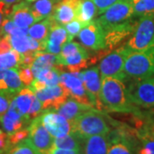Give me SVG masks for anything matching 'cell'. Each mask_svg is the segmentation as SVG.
Wrapping results in <instances>:
<instances>
[{
    "instance_id": "cell-1",
    "label": "cell",
    "mask_w": 154,
    "mask_h": 154,
    "mask_svg": "<svg viewBox=\"0 0 154 154\" xmlns=\"http://www.w3.org/2000/svg\"><path fill=\"white\" fill-rule=\"evenodd\" d=\"M100 100L104 111L132 113L137 115L140 110L129 98L126 82L116 77L101 78Z\"/></svg>"
},
{
    "instance_id": "cell-2",
    "label": "cell",
    "mask_w": 154,
    "mask_h": 154,
    "mask_svg": "<svg viewBox=\"0 0 154 154\" xmlns=\"http://www.w3.org/2000/svg\"><path fill=\"white\" fill-rule=\"evenodd\" d=\"M108 117L102 111L93 108L80 115L70 122L71 133L81 138L97 134H108L110 127Z\"/></svg>"
},
{
    "instance_id": "cell-3",
    "label": "cell",
    "mask_w": 154,
    "mask_h": 154,
    "mask_svg": "<svg viewBox=\"0 0 154 154\" xmlns=\"http://www.w3.org/2000/svg\"><path fill=\"white\" fill-rule=\"evenodd\" d=\"M124 73L126 81L154 76V45L139 51L128 50L124 63Z\"/></svg>"
},
{
    "instance_id": "cell-4",
    "label": "cell",
    "mask_w": 154,
    "mask_h": 154,
    "mask_svg": "<svg viewBox=\"0 0 154 154\" xmlns=\"http://www.w3.org/2000/svg\"><path fill=\"white\" fill-rule=\"evenodd\" d=\"M124 45L128 50L135 51H144L154 45V16L139 17L134 32Z\"/></svg>"
},
{
    "instance_id": "cell-5",
    "label": "cell",
    "mask_w": 154,
    "mask_h": 154,
    "mask_svg": "<svg viewBox=\"0 0 154 154\" xmlns=\"http://www.w3.org/2000/svg\"><path fill=\"white\" fill-rule=\"evenodd\" d=\"M125 82L129 98L133 103L139 107H154V76L140 79L128 80Z\"/></svg>"
},
{
    "instance_id": "cell-6",
    "label": "cell",
    "mask_w": 154,
    "mask_h": 154,
    "mask_svg": "<svg viewBox=\"0 0 154 154\" xmlns=\"http://www.w3.org/2000/svg\"><path fill=\"white\" fill-rule=\"evenodd\" d=\"M128 49L124 45L117 49L113 50L105 56L99 64L100 76H111L126 81V75L124 73V63Z\"/></svg>"
},
{
    "instance_id": "cell-7",
    "label": "cell",
    "mask_w": 154,
    "mask_h": 154,
    "mask_svg": "<svg viewBox=\"0 0 154 154\" xmlns=\"http://www.w3.org/2000/svg\"><path fill=\"white\" fill-rule=\"evenodd\" d=\"M134 18L130 0H121L111 5L96 20L103 29L110 28Z\"/></svg>"
},
{
    "instance_id": "cell-8",
    "label": "cell",
    "mask_w": 154,
    "mask_h": 154,
    "mask_svg": "<svg viewBox=\"0 0 154 154\" xmlns=\"http://www.w3.org/2000/svg\"><path fill=\"white\" fill-rule=\"evenodd\" d=\"M137 21L132 19L117 24L116 26L104 29L105 36V51L110 53L116 46L122 44L125 39L129 38L136 26Z\"/></svg>"
},
{
    "instance_id": "cell-9",
    "label": "cell",
    "mask_w": 154,
    "mask_h": 154,
    "mask_svg": "<svg viewBox=\"0 0 154 154\" xmlns=\"http://www.w3.org/2000/svg\"><path fill=\"white\" fill-rule=\"evenodd\" d=\"M35 96L42 103L43 110H57L64 101L69 98V94L62 84L47 86L43 89L34 91Z\"/></svg>"
},
{
    "instance_id": "cell-10",
    "label": "cell",
    "mask_w": 154,
    "mask_h": 154,
    "mask_svg": "<svg viewBox=\"0 0 154 154\" xmlns=\"http://www.w3.org/2000/svg\"><path fill=\"white\" fill-rule=\"evenodd\" d=\"M80 41L85 48L94 51L105 49L104 29L97 20L85 25L78 34Z\"/></svg>"
},
{
    "instance_id": "cell-11",
    "label": "cell",
    "mask_w": 154,
    "mask_h": 154,
    "mask_svg": "<svg viewBox=\"0 0 154 154\" xmlns=\"http://www.w3.org/2000/svg\"><path fill=\"white\" fill-rule=\"evenodd\" d=\"M39 118L52 137H63L71 133L70 122L56 110H44L39 116Z\"/></svg>"
},
{
    "instance_id": "cell-12",
    "label": "cell",
    "mask_w": 154,
    "mask_h": 154,
    "mask_svg": "<svg viewBox=\"0 0 154 154\" xmlns=\"http://www.w3.org/2000/svg\"><path fill=\"white\" fill-rule=\"evenodd\" d=\"M28 130V136L38 152L41 154H49L50 150L53 146L54 139L42 124L39 116L30 122Z\"/></svg>"
},
{
    "instance_id": "cell-13",
    "label": "cell",
    "mask_w": 154,
    "mask_h": 154,
    "mask_svg": "<svg viewBox=\"0 0 154 154\" xmlns=\"http://www.w3.org/2000/svg\"><path fill=\"white\" fill-rule=\"evenodd\" d=\"M83 84L94 108L104 111V107L100 100L101 76L99 66H95L83 71Z\"/></svg>"
},
{
    "instance_id": "cell-14",
    "label": "cell",
    "mask_w": 154,
    "mask_h": 154,
    "mask_svg": "<svg viewBox=\"0 0 154 154\" xmlns=\"http://www.w3.org/2000/svg\"><path fill=\"white\" fill-rule=\"evenodd\" d=\"M71 40L64 26L55 21L51 25L49 36L45 41V51L54 55H59L63 45Z\"/></svg>"
},
{
    "instance_id": "cell-15",
    "label": "cell",
    "mask_w": 154,
    "mask_h": 154,
    "mask_svg": "<svg viewBox=\"0 0 154 154\" xmlns=\"http://www.w3.org/2000/svg\"><path fill=\"white\" fill-rule=\"evenodd\" d=\"M25 85L16 69H0V94L15 97Z\"/></svg>"
},
{
    "instance_id": "cell-16",
    "label": "cell",
    "mask_w": 154,
    "mask_h": 154,
    "mask_svg": "<svg viewBox=\"0 0 154 154\" xmlns=\"http://www.w3.org/2000/svg\"><path fill=\"white\" fill-rule=\"evenodd\" d=\"M29 122L17 110L14 98L12 99L8 110L0 117V123L5 132L10 134L23 128Z\"/></svg>"
},
{
    "instance_id": "cell-17",
    "label": "cell",
    "mask_w": 154,
    "mask_h": 154,
    "mask_svg": "<svg viewBox=\"0 0 154 154\" xmlns=\"http://www.w3.org/2000/svg\"><path fill=\"white\" fill-rule=\"evenodd\" d=\"M8 17L19 28H28L32 26L36 21L33 15L30 3L27 1H20L15 4Z\"/></svg>"
},
{
    "instance_id": "cell-18",
    "label": "cell",
    "mask_w": 154,
    "mask_h": 154,
    "mask_svg": "<svg viewBox=\"0 0 154 154\" xmlns=\"http://www.w3.org/2000/svg\"><path fill=\"white\" fill-rule=\"evenodd\" d=\"M82 0H60L55 6L52 17L60 25L65 24L76 19L77 10Z\"/></svg>"
},
{
    "instance_id": "cell-19",
    "label": "cell",
    "mask_w": 154,
    "mask_h": 154,
    "mask_svg": "<svg viewBox=\"0 0 154 154\" xmlns=\"http://www.w3.org/2000/svg\"><path fill=\"white\" fill-rule=\"evenodd\" d=\"M110 136L108 134H97L82 138V153L105 154L108 153L110 147Z\"/></svg>"
},
{
    "instance_id": "cell-20",
    "label": "cell",
    "mask_w": 154,
    "mask_h": 154,
    "mask_svg": "<svg viewBox=\"0 0 154 154\" xmlns=\"http://www.w3.org/2000/svg\"><path fill=\"white\" fill-rule=\"evenodd\" d=\"M94 107L81 104L75 99L69 98L59 106V108L56 111H57L60 115L64 116L69 122H72L79 116L82 115L83 112L91 110Z\"/></svg>"
},
{
    "instance_id": "cell-21",
    "label": "cell",
    "mask_w": 154,
    "mask_h": 154,
    "mask_svg": "<svg viewBox=\"0 0 154 154\" xmlns=\"http://www.w3.org/2000/svg\"><path fill=\"white\" fill-rule=\"evenodd\" d=\"M57 64V55L45 52V51H39L35 52V59L31 66L34 78L38 76L39 72L43 69L54 68Z\"/></svg>"
},
{
    "instance_id": "cell-22",
    "label": "cell",
    "mask_w": 154,
    "mask_h": 154,
    "mask_svg": "<svg viewBox=\"0 0 154 154\" xmlns=\"http://www.w3.org/2000/svg\"><path fill=\"white\" fill-rule=\"evenodd\" d=\"M59 1L60 0H36L30 3L36 22L51 17L53 14L56 5Z\"/></svg>"
},
{
    "instance_id": "cell-23",
    "label": "cell",
    "mask_w": 154,
    "mask_h": 154,
    "mask_svg": "<svg viewBox=\"0 0 154 154\" xmlns=\"http://www.w3.org/2000/svg\"><path fill=\"white\" fill-rule=\"evenodd\" d=\"M55 22L52 15L39 22L33 23L28 28V35L38 41L45 42L49 36L52 23Z\"/></svg>"
},
{
    "instance_id": "cell-24",
    "label": "cell",
    "mask_w": 154,
    "mask_h": 154,
    "mask_svg": "<svg viewBox=\"0 0 154 154\" xmlns=\"http://www.w3.org/2000/svg\"><path fill=\"white\" fill-rule=\"evenodd\" d=\"M35 94L30 88H23L14 97V101L16 103L17 110L26 119L30 107L32 105L33 99L35 98ZM28 120V119H27Z\"/></svg>"
},
{
    "instance_id": "cell-25",
    "label": "cell",
    "mask_w": 154,
    "mask_h": 154,
    "mask_svg": "<svg viewBox=\"0 0 154 154\" xmlns=\"http://www.w3.org/2000/svg\"><path fill=\"white\" fill-rule=\"evenodd\" d=\"M82 138L77 136L76 134L70 133L65 136L54 138L53 148H63L75 151L77 153H82ZM51 147V148H52Z\"/></svg>"
},
{
    "instance_id": "cell-26",
    "label": "cell",
    "mask_w": 154,
    "mask_h": 154,
    "mask_svg": "<svg viewBox=\"0 0 154 154\" xmlns=\"http://www.w3.org/2000/svg\"><path fill=\"white\" fill-rule=\"evenodd\" d=\"M97 12V7L92 0H82L77 10L76 19L85 26L94 20Z\"/></svg>"
},
{
    "instance_id": "cell-27",
    "label": "cell",
    "mask_w": 154,
    "mask_h": 154,
    "mask_svg": "<svg viewBox=\"0 0 154 154\" xmlns=\"http://www.w3.org/2000/svg\"><path fill=\"white\" fill-rule=\"evenodd\" d=\"M59 83L69 92L84 87L82 72H63L61 73Z\"/></svg>"
},
{
    "instance_id": "cell-28",
    "label": "cell",
    "mask_w": 154,
    "mask_h": 154,
    "mask_svg": "<svg viewBox=\"0 0 154 154\" xmlns=\"http://www.w3.org/2000/svg\"><path fill=\"white\" fill-rule=\"evenodd\" d=\"M22 57V54L14 49H12L7 53L0 55V69H18L21 65Z\"/></svg>"
},
{
    "instance_id": "cell-29",
    "label": "cell",
    "mask_w": 154,
    "mask_h": 154,
    "mask_svg": "<svg viewBox=\"0 0 154 154\" xmlns=\"http://www.w3.org/2000/svg\"><path fill=\"white\" fill-rule=\"evenodd\" d=\"M134 11V17L152 15L154 16V0H130Z\"/></svg>"
},
{
    "instance_id": "cell-30",
    "label": "cell",
    "mask_w": 154,
    "mask_h": 154,
    "mask_svg": "<svg viewBox=\"0 0 154 154\" xmlns=\"http://www.w3.org/2000/svg\"><path fill=\"white\" fill-rule=\"evenodd\" d=\"M10 154H39L38 151L34 146V145L30 140V138H26L20 141L19 143L12 146L9 150Z\"/></svg>"
},
{
    "instance_id": "cell-31",
    "label": "cell",
    "mask_w": 154,
    "mask_h": 154,
    "mask_svg": "<svg viewBox=\"0 0 154 154\" xmlns=\"http://www.w3.org/2000/svg\"><path fill=\"white\" fill-rule=\"evenodd\" d=\"M61 72L56 68L46 69L39 72L38 76L35 79L45 82L47 86H55L59 84Z\"/></svg>"
},
{
    "instance_id": "cell-32",
    "label": "cell",
    "mask_w": 154,
    "mask_h": 154,
    "mask_svg": "<svg viewBox=\"0 0 154 154\" xmlns=\"http://www.w3.org/2000/svg\"><path fill=\"white\" fill-rule=\"evenodd\" d=\"M12 48L21 54H26L30 51L29 49V35H10Z\"/></svg>"
},
{
    "instance_id": "cell-33",
    "label": "cell",
    "mask_w": 154,
    "mask_h": 154,
    "mask_svg": "<svg viewBox=\"0 0 154 154\" xmlns=\"http://www.w3.org/2000/svg\"><path fill=\"white\" fill-rule=\"evenodd\" d=\"M138 138L140 140V145L137 153L154 154V138L151 133L140 134H138Z\"/></svg>"
},
{
    "instance_id": "cell-34",
    "label": "cell",
    "mask_w": 154,
    "mask_h": 154,
    "mask_svg": "<svg viewBox=\"0 0 154 154\" xmlns=\"http://www.w3.org/2000/svg\"><path fill=\"white\" fill-rule=\"evenodd\" d=\"M44 110L42 108V103L40 102V100L37 97H35L33 99V103H32V105L30 107V110H29L28 115H27L28 121L30 122L34 118H36V117H38L41 115V113Z\"/></svg>"
},
{
    "instance_id": "cell-35",
    "label": "cell",
    "mask_w": 154,
    "mask_h": 154,
    "mask_svg": "<svg viewBox=\"0 0 154 154\" xmlns=\"http://www.w3.org/2000/svg\"><path fill=\"white\" fill-rule=\"evenodd\" d=\"M83 27H84V25L82 24V22H80L78 19H75V20H73L70 22L64 25V28L66 29L67 33H69V37L72 40L75 36L79 34L80 31L82 30Z\"/></svg>"
},
{
    "instance_id": "cell-36",
    "label": "cell",
    "mask_w": 154,
    "mask_h": 154,
    "mask_svg": "<svg viewBox=\"0 0 154 154\" xmlns=\"http://www.w3.org/2000/svg\"><path fill=\"white\" fill-rule=\"evenodd\" d=\"M17 71L22 83L25 86H30L34 80V75L31 69V67H19Z\"/></svg>"
},
{
    "instance_id": "cell-37",
    "label": "cell",
    "mask_w": 154,
    "mask_h": 154,
    "mask_svg": "<svg viewBox=\"0 0 154 154\" xmlns=\"http://www.w3.org/2000/svg\"><path fill=\"white\" fill-rule=\"evenodd\" d=\"M28 135H29V130L28 128H22L17 132L10 134H8V137H9V140L11 145L14 146L16 144L19 143L20 141H22V140L26 139Z\"/></svg>"
},
{
    "instance_id": "cell-38",
    "label": "cell",
    "mask_w": 154,
    "mask_h": 154,
    "mask_svg": "<svg viewBox=\"0 0 154 154\" xmlns=\"http://www.w3.org/2000/svg\"><path fill=\"white\" fill-rule=\"evenodd\" d=\"M97 7V16H100L105 12L108 8L113 5L114 4L121 0H92Z\"/></svg>"
},
{
    "instance_id": "cell-39",
    "label": "cell",
    "mask_w": 154,
    "mask_h": 154,
    "mask_svg": "<svg viewBox=\"0 0 154 154\" xmlns=\"http://www.w3.org/2000/svg\"><path fill=\"white\" fill-rule=\"evenodd\" d=\"M12 145L9 140L8 134L2 132L0 134V153H8Z\"/></svg>"
},
{
    "instance_id": "cell-40",
    "label": "cell",
    "mask_w": 154,
    "mask_h": 154,
    "mask_svg": "<svg viewBox=\"0 0 154 154\" xmlns=\"http://www.w3.org/2000/svg\"><path fill=\"white\" fill-rule=\"evenodd\" d=\"M13 98L14 97L0 94V117L8 110Z\"/></svg>"
},
{
    "instance_id": "cell-41",
    "label": "cell",
    "mask_w": 154,
    "mask_h": 154,
    "mask_svg": "<svg viewBox=\"0 0 154 154\" xmlns=\"http://www.w3.org/2000/svg\"><path fill=\"white\" fill-rule=\"evenodd\" d=\"M12 48V45L11 44V39L10 35H5L0 37V55L7 53L11 51Z\"/></svg>"
},
{
    "instance_id": "cell-42",
    "label": "cell",
    "mask_w": 154,
    "mask_h": 154,
    "mask_svg": "<svg viewBox=\"0 0 154 154\" xmlns=\"http://www.w3.org/2000/svg\"><path fill=\"white\" fill-rule=\"evenodd\" d=\"M10 7L11 6L6 5L5 3L0 1V28H1L2 22L4 21L5 17H7L11 12V10H10Z\"/></svg>"
},
{
    "instance_id": "cell-43",
    "label": "cell",
    "mask_w": 154,
    "mask_h": 154,
    "mask_svg": "<svg viewBox=\"0 0 154 154\" xmlns=\"http://www.w3.org/2000/svg\"><path fill=\"white\" fill-rule=\"evenodd\" d=\"M0 1L3 2V3H5L6 5L11 6L12 5H15V4H17V3H19V2L22 1V0H0Z\"/></svg>"
},
{
    "instance_id": "cell-44",
    "label": "cell",
    "mask_w": 154,
    "mask_h": 154,
    "mask_svg": "<svg viewBox=\"0 0 154 154\" xmlns=\"http://www.w3.org/2000/svg\"><path fill=\"white\" fill-rule=\"evenodd\" d=\"M151 134H152V137L154 138V125L152 126V129H151Z\"/></svg>"
},
{
    "instance_id": "cell-45",
    "label": "cell",
    "mask_w": 154,
    "mask_h": 154,
    "mask_svg": "<svg viewBox=\"0 0 154 154\" xmlns=\"http://www.w3.org/2000/svg\"><path fill=\"white\" fill-rule=\"evenodd\" d=\"M25 1H27V2H28V3H33V2L36 1V0H25Z\"/></svg>"
},
{
    "instance_id": "cell-46",
    "label": "cell",
    "mask_w": 154,
    "mask_h": 154,
    "mask_svg": "<svg viewBox=\"0 0 154 154\" xmlns=\"http://www.w3.org/2000/svg\"><path fill=\"white\" fill-rule=\"evenodd\" d=\"M1 133H2V130H0V134H1Z\"/></svg>"
}]
</instances>
